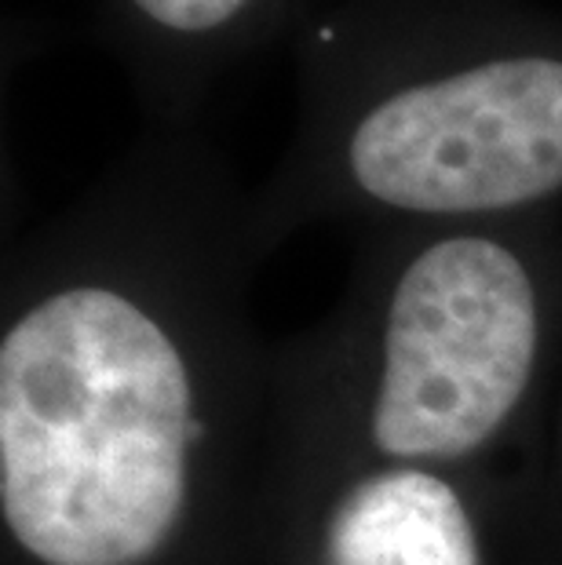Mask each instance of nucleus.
<instances>
[{"mask_svg":"<svg viewBox=\"0 0 562 565\" xmlns=\"http://www.w3.org/2000/svg\"><path fill=\"white\" fill-rule=\"evenodd\" d=\"M307 52L351 84L332 164L354 198L424 220L562 194V19L533 0H332Z\"/></svg>","mask_w":562,"mask_h":565,"instance_id":"nucleus-1","label":"nucleus"},{"mask_svg":"<svg viewBox=\"0 0 562 565\" xmlns=\"http://www.w3.org/2000/svg\"><path fill=\"white\" fill-rule=\"evenodd\" d=\"M92 11L131 58L158 74H194L307 22L315 0H92Z\"/></svg>","mask_w":562,"mask_h":565,"instance_id":"nucleus-5","label":"nucleus"},{"mask_svg":"<svg viewBox=\"0 0 562 565\" xmlns=\"http://www.w3.org/2000/svg\"><path fill=\"white\" fill-rule=\"evenodd\" d=\"M373 441L405 460L478 449L522 398L537 354V285L516 245L483 231L405 259L384 324Z\"/></svg>","mask_w":562,"mask_h":565,"instance_id":"nucleus-3","label":"nucleus"},{"mask_svg":"<svg viewBox=\"0 0 562 565\" xmlns=\"http://www.w3.org/2000/svg\"><path fill=\"white\" fill-rule=\"evenodd\" d=\"M332 565H478L460 497L424 471H391L354 486L329 522Z\"/></svg>","mask_w":562,"mask_h":565,"instance_id":"nucleus-4","label":"nucleus"},{"mask_svg":"<svg viewBox=\"0 0 562 565\" xmlns=\"http://www.w3.org/2000/svg\"><path fill=\"white\" fill-rule=\"evenodd\" d=\"M326 4H332V0H315V11H318V8H326ZM315 11H310V15H315ZM310 15H307V19H310Z\"/></svg>","mask_w":562,"mask_h":565,"instance_id":"nucleus-6","label":"nucleus"},{"mask_svg":"<svg viewBox=\"0 0 562 565\" xmlns=\"http://www.w3.org/2000/svg\"><path fill=\"white\" fill-rule=\"evenodd\" d=\"M190 376L103 285L44 296L0 343V511L44 565H142L187 500Z\"/></svg>","mask_w":562,"mask_h":565,"instance_id":"nucleus-2","label":"nucleus"}]
</instances>
